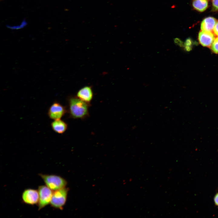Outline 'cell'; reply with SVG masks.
Listing matches in <instances>:
<instances>
[{"mask_svg":"<svg viewBox=\"0 0 218 218\" xmlns=\"http://www.w3.org/2000/svg\"><path fill=\"white\" fill-rule=\"evenodd\" d=\"M175 44L179 45L180 47H184V43L181 41V40L178 38H175L174 40Z\"/></svg>","mask_w":218,"mask_h":218,"instance_id":"obj_15","label":"cell"},{"mask_svg":"<svg viewBox=\"0 0 218 218\" xmlns=\"http://www.w3.org/2000/svg\"><path fill=\"white\" fill-rule=\"evenodd\" d=\"M192 41L191 39L190 38L186 39L184 43V47L185 49L187 51L191 50Z\"/></svg>","mask_w":218,"mask_h":218,"instance_id":"obj_12","label":"cell"},{"mask_svg":"<svg viewBox=\"0 0 218 218\" xmlns=\"http://www.w3.org/2000/svg\"><path fill=\"white\" fill-rule=\"evenodd\" d=\"M212 5L213 11H218V0H213Z\"/></svg>","mask_w":218,"mask_h":218,"instance_id":"obj_14","label":"cell"},{"mask_svg":"<svg viewBox=\"0 0 218 218\" xmlns=\"http://www.w3.org/2000/svg\"><path fill=\"white\" fill-rule=\"evenodd\" d=\"M192 5L193 8L200 12H203L208 8V0H194Z\"/></svg>","mask_w":218,"mask_h":218,"instance_id":"obj_11","label":"cell"},{"mask_svg":"<svg viewBox=\"0 0 218 218\" xmlns=\"http://www.w3.org/2000/svg\"><path fill=\"white\" fill-rule=\"evenodd\" d=\"M214 36L212 32L202 31L199 32L198 39L200 43L203 46L209 47L212 45Z\"/></svg>","mask_w":218,"mask_h":218,"instance_id":"obj_8","label":"cell"},{"mask_svg":"<svg viewBox=\"0 0 218 218\" xmlns=\"http://www.w3.org/2000/svg\"><path fill=\"white\" fill-rule=\"evenodd\" d=\"M23 202L27 204L34 205L38 204L39 193L38 190L32 189H25L22 193Z\"/></svg>","mask_w":218,"mask_h":218,"instance_id":"obj_6","label":"cell"},{"mask_svg":"<svg viewBox=\"0 0 218 218\" xmlns=\"http://www.w3.org/2000/svg\"><path fill=\"white\" fill-rule=\"evenodd\" d=\"M213 30L214 33L218 36V21H216Z\"/></svg>","mask_w":218,"mask_h":218,"instance_id":"obj_16","label":"cell"},{"mask_svg":"<svg viewBox=\"0 0 218 218\" xmlns=\"http://www.w3.org/2000/svg\"><path fill=\"white\" fill-rule=\"evenodd\" d=\"M214 200L215 205L218 206V193L215 196L214 198Z\"/></svg>","mask_w":218,"mask_h":218,"instance_id":"obj_17","label":"cell"},{"mask_svg":"<svg viewBox=\"0 0 218 218\" xmlns=\"http://www.w3.org/2000/svg\"><path fill=\"white\" fill-rule=\"evenodd\" d=\"M216 22V20L214 17H206L201 23V29L202 31L212 32Z\"/></svg>","mask_w":218,"mask_h":218,"instance_id":"obj_10","label":"cell"},{"mask_svg":"<svg viewBox=\"0 0 218 218\" xmlns=\"http://www.w3.org/2000/svg\"><path fill=\"white\" fill-rule=\"evenodd\" d=\"M68 189L64 188L54 191L50 204L55 209L62 210L66 201Z\"/></svg>","mask_w":218,"mask_h":218,"instance_id":"obj_3","label":"cell"},{"mask_svg":"<svg viewBox=\"0 0 218 218\" xmlns=\"http://www.w3.org/2000/svg\"><path fill=\"white\" fill-rule=\"evenodd\" d=\"M69 116L74 119H84L89 115L90 104L86 103L76 96H70L68 98Z\"/></svg>","mask_w":218,"mask_h":218,"instance_id":"obj_1","label":"cell"},{"mask_svg":"<svg viewBox=\"0 0 218 218\" xmlns=\"http://www.w3.org/2000/svg\"><path fill=\"white\" fill-rule=\"evenodd\" d=\"M211 48L214 53L218 54V37L214 39Z\"/></svg>","mask_w":218,"mask_h":218,"instance_id":"obj_13","label":"cell"},{"mask_svg":"<svg viewBox=\"0 0 218 218\" xmlns=\"http://www.w3.org/2000/svg\"><path fill=\"white\" fill-rule=\"evenodd\" d=\"M66 107L57 101H55L48 109V115L51 119L53 120L61 119L67 112Z\"/></svg>","mask_w":218,"mask_h":218,"instance_id":"obj_5","label":"cell"},{"mask_svg":"<svg viewBox=\"0 0 218 218\" xmlns=\"http://www.w3.org/2000/svg\"><path fill=\"white\" fill-rule=\"evenodd\" d=\"M93 95L92 87L89 86H86L78 91L76 96L82 101L90 104L93 99Z\"/></svg>","mask_w":218,"mask_h":218,"instance_id":"obj_7","label":"cell"},{"mask_svg":"<svg viewBox=\"0 0 218 218\" xmlns=\"http://www.w3.org/2000/svg\"><path fill=\"white\" fill-rule=\"evenodd\" d=\"M39 175L45 185L54 191L65 187L67 184L66 180L59 176L42 173L39 174Z\"/></svg>","mask_w":218,"mask_h":218,"instance_id":"obj_2","label":"cell"},{"mask_svg":"<svg viewBox=\"0 0 218 218\" xmlns=\"http://www.w3.org/2000/svg\"><path fill=\"white\" fill-rule=\"evenodd\" d=\"M39 200L38 210H40L50 204L53 192L46 185H41L38 187Z\"/></svg>","mask_w":218,"mask_h":218,"instance_id":"obj_4","label":"cell"},{"mask_svg":"<svg viewBox=\"0 0 218 218\" xmlns=\"http://www.w3.org/2000/svg\"><path fill=\"white\" fill-rule=\"evenodd\" d=\"M53 130L59 134L65 132L68 128V125L65 121L61 119L54 120L51 123Z\"/></svg>","mask_w":218,"mask_h":218,"instance_id":"obj_9","label":"cell"}]
</instances>
